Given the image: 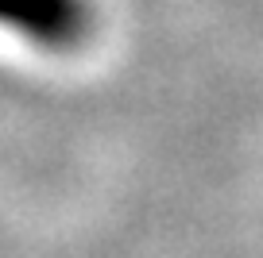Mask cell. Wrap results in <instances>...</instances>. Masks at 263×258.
I'll use <instances>...</instances> for the list:
<instances>
[{
    "label": "cell",
    "instance_id": "obj_1",
    "mask_svg": "<svg viewBox=\"0 0 263 258\" xmlns=\"http://www.w3.org/2000/svg\"><path fill=\"white\" fill-rule=\"evenodd\" d=\"M0 27L20 31L39 47H74L89 31L85 0H0Z\"/></svg>",
    "mask_w": 263,
    "mask_h": 258
}]
</instances>
